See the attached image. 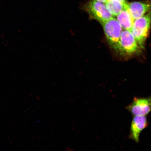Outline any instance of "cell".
<instances>
[{
  "instance_id": "6da1fadb",
  "label": "cell",
  "mask_w": 151,
  "mask_h": 151,
  "mask_svg": "<svg viewBox=\"0 0 151 151\" xmlns=\"http://www.w3.org/2000/svg\"><path fill=\"white\" fill-rule=\"evenodd\" d=\"M151 26V11L141 18L134 20L131 32L142 49L145 43Z\"/></svg>"
},
{
  "instance_id": "7a4b0ae2",
  "label": "cell",
  "mask_w": 151,
  "mask_h": 151,
  "mask_svg": "<svg viewBox=\"0 0 151 151\" xmlns=\"http://www.w3.org/2000/svg\"><path fill=\"white\" fill-rule=\"evenodd\" d=\"M107 41L113 49L118 52L122 28L116 19L113 17L101 24Z\"/></svg>"
},
{
  "instance_id": "3957f363",
  "label": "cell",
  "mask_w": 151,
  "mask_h": 151,
  "mask_svg": "<svg viewBox=\"0 0 151 151\" xmlns=\"http://www.w3.org/2000/svg\"><path fill=\"white\" fill-rule=\"evenodd\" d=\"M141 48L131 31L124 30L121 35L118 53L131 56L139 53Z\"/></svg>"
},
{
  "instance_id": "277c9868",
  "label": "cell",
  "mask_w": 151,
  "mask_h": 151,
  "mask_svg": "<svg viewBox=\"0 0 151 151\" xmlns=\"http://www.w3.org/2000/svg\"><path fill=\"white\" fill-rule=\"evenodd\" d=\"M88 12L92 18L97 20L101 24L113 17L106 5L96 0H92L86 7Z\"/></svg>"
},
{
  "instance_id": "5b68a950",
  "label": "cell",
  "mask_w": 151,
  "mask_h": 151,
  "mask_svg": "<svg viewBox=\"0 0 151 151\" xmlns=\"http://www.w3.org/2000/svg\"><path fill=\"white\" fill-rule=\"evenodd\" d=\"M126 109L134 116H146L151 112V97L134 98Z\"/></svg>"
},
{
  "instance_id": "8992f818",
  "label": "cell",
  "mask_w": 151,
  "mask_h": 151,
  "mask_svg": "<svg viewBox=\"0 0 151 151\" xmlns=\"http://www.w3.org/2000/svg\"><path fill=\"white\" fill-rule=\"evenodd\" d=\"M127 8L135 20L151 11V1H134L128 3Z\"/></svg>"
},
{
  "instance_id": "52a82bcc",
  "label": "cell",
  "mask_w": 151,
  "mask_h": 151,
  "mask_svg": "<svg viewBox=\"0 0 151 151\" xmlns=\"http://www.w3.org/2000/svg\"><path fill=\"white\" fill-rule=\"evenodd\" d=\"M147 125L148 122L145 116H134L131 123L130 137L136 142H139L141 132Z\"/></svg>"
},
{
  "instance_id": "ba28073f",
  "label": "cell",
  "mask_w": 151,
  "mask_h": 151,
  "mask_svg": "<svg viewBox=\"0 0 151 151\" xmlns=\"http://www.w3.org/2000/svg\"><path fill=\"white\" fill-rule=\"evenodd\" d=\"M127 4L123 10L116 16V19L119 22L122 29L131 31L134 20L128 10Z\"/></svg>"
},
{
  "instance_id": "9c48e42d",
  "label": "cell",
  "mask_w": 151,
  "mask_h": 151,
  "mask_svg": "<svg viewBox=\"0 0 151 151\" xmlns=\"http://www.w3.org/2000/svg\"><path fill=\"white\" fill-rule=\"evenodd\" d=\"M127 4H124L118 0H109L106 3L107 9L113 16H117L125 8Z\"/></svg>"
},
{
  "instance_id": "30bf717a",
  "label": "cell",
  "mask_w": 151,
  "mask_h": 151,
  "mask_svg": "<svg viewBox=\"0 0 151 151\" xmlns=\"http://www.w3.org/2000/svg\"><path fill=\"white\" fill-rule=\"evenodd\" d=\"M96 1L100 2L106 4L109 1V0H96Z\"/></svg>"
},
{
  "instance_id": "8fae6325",
  "label": "cell",
  "mask_w": 151,
  "mask_h": 151,
  "mask_svg": "<svg viewBox=\"0 0 151 151\" xmlns=\"http://www.w3.org/2000/svg\"><path fill=\"white\" fill-rule=\"evenodd\" d=\"M118 1H120L121 2H122L124 4H127V0H118Z\"/></svg>"
}]
</instances>
